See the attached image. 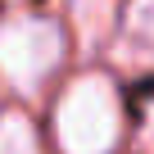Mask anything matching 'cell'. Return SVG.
Instances as JSON below:
<instances>
[{
  "instance_id": "6da1fadb",
  "label": "cell",
  "mask_w": 154,
  "mask_h": 154,
  "mask_svg": "<svg viewBox=\"0 0 154 154\" xmlns=\"http://www.w3.org/2000/svg\"><path fill=\"white\" fill-rule=\"evenodd\" d=\"M63 154H109L118 140V95L104 77H77L54 113Z\"/></svg>"
},
{
  "instance_id": "7a4b0ae2",
  "label": "cell",
  "mask_w": 154,
  "mask_h": 154,
  "mask_svg": "<svg viewBox=\"0 0 154 154\" xmlns=\"http://www.w3.org/2000/svg\"><path fill=\"white\" fill-rule=\"evenodd\" d=\"M63 50V36L45 18H14L0 27V72L9 77L18 91H36L54 72Z\"/></svg>"
},
{
  "instance_id": "3957f363",
  "label": "cell",
  "mask_w": 154,
  "mask_h": 154,
  "mask_svg": "<svg viewBox=\"0 0 154 154\" xmlns=\"http://www.w3.org/2000/svg\"><path fill=\"white\" fill-rule=\"evenodd\" d=\"M127 50H140L145 59L154 54V0H131V9H127Z\"/></svg>"
},
{
  "instance_id": "277c9868",
  "label": "cell",
  "mask_w": 154,
  "mask_h": 154,
  "mask_svg": "<svg viewBox=\"0 0 154 154\" xmlns=\"http://www.w3.org/2000/svg\"><path fill=\"white\" fill-rule=\"evenodd\" d=\"M0 154H36V136H32L23 113H5L0 118Z\"/></svg>"
}]
</instances>
